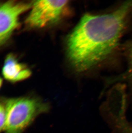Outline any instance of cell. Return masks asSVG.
I'll use <instances>...</instances> for the list:
<instances>
[{
  "mask_svg": "<svg viewBox=\"0 0 132 133\" xmlns=\"http://www.w3.org/2000/svg\"><path fill=\"white\" fill-rule=\"evenodd\" d=\"M132 14V1H127L111 13L84 15L67 40V56L74 68L86 71L112 54Z\"/></svg>",
  "mask_w": 132,
  "mask_h": 133,
  "instance_id": "6da1fadb",
  "label": "cell"
},
{
  "mask_svg": "<svg viewBox=\"0 0 132 133\" xmlns=\"http://www.w3.org/2000/svg\"><path fill=\"white\" fill-rule=\"evenodd\" d=\"M6 122L4 133H23L40 115L49 111V104L36 97H16L2 99Z\"/></svg>",
  "mask_w": 132,
  "mask_h": 133,
  "instance_id": "7a4b0ae2",
  "label": "cell"
},
{
  "mask_svg": "<svg viewBox=\"0 0 132 133\" xmlns=\"http://www.w3.org/2000/svg\"><path fill=\"white\" fill-rule=\"evenodd\" d=\"M68 2V1H33L25 24L29 28L40 29L55 24L66 14Z\"/></svg>",
  "mask_w": 132,
  "mask_h": 133,
  "instance_id": "3957f363",
  "label": "cell"
},
{
  "mask_svg": "<svg viewBox=\"0 0 132 133\" xmlns=\"http://www.w3.org/2000/svg\"><path fill=\"white\" fill-rule=\"evenodd\" d=\"M32 5V2L12 1L0 3V46L10 38L19 25L20 16Z\"/></svg>",
  "mask_w": 132,
  "mask_h": 133,
  "instance_id": "277c9868",
  "label": "cell"
},
{
  "mask_svg": "<svg viewBox=\"0 0 132 133\" xmlns=\"http://www.w3.org/2000/svg\"><path fill=\"white\" fill-rule=\"evenodd\" d=\"M2 73L6 80L12 83L25 80L31 75L30 69L25 64L19 62L12 54L6 57Z\"/></svg>",
  "mask_w": 132,
  "mask_h": 133,
  "instance_id": "5b68a950",
  "label": "cell"
},
{
  "mask_svg": "<svg viewBox=\"0 0 132 133\" xmlns=\"http://www.w3.org/2000/svg\"><path fill=\"white\" fill-rule=\"evenodd\" d=\"M6 122V112L5 105L2 99H0V133H4Z\"/></svg>",
  "mask_w": 132,
  "mask_h": 133,
  "instance_id": "8992f818",
  "label": "cell"
},
{
  "mask_svg": "<svg viewBox=\"0 0 132 133\" xmlns=\"http://www.w3.org/2000/svg\"><path fill=\"white\" fill-rule=\"evenodd\" d=\"M127 55L129 63V75L132 82V41L127 48Z\"/></svg>",
  "mask_w": 132,
  "mask_h": 133,
  "instance_id": "52a82bcc",
  "label": "cell"
},
{
  "mask_svg": "<svg viewBox=\"0 0 132 133\" xmlns=\"http://www.w3.org/2000/svg\"><path fill=\"white\" fill-rule=\"evenodd\" d=\"M3 80L2 78L0 77V88H1L2 85Z\"/></svg>",
  "mask_w": 132,
  "mask_h": 133,
  "instance_id": "ba28073f",
  "label": "cell"
}]
</instances>
